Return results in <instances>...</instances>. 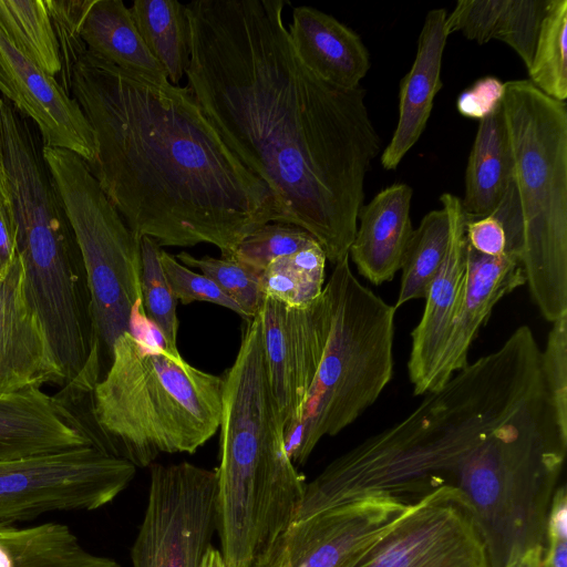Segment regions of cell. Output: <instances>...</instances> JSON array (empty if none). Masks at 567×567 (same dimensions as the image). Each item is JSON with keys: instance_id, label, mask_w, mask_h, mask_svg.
Listing matches in <instances>:
<instances>
[{"instance_id": "obj_4", "label": "cell", "mask_w": 567, "mask_h": 567, "mask_svg": "<svg viewBox=\"0 0 567 567\" xmlns=\"http://www.w3.org/2000/svg\"><path fill=\"white\" fill-rule=\"evenodd\" d=\"M245 322L223 377L216 532L227 567L252 566L292 522L306 485L286 450L260 318Z\"/></svg>"}, {"instance_id": "obj_23", "label": "cell", "mask_w": 567, "mask_h": 567, "mask_svg": "<svg viewBox=\"0 0 567 567\" xmlns=\"http://www.w3.org/2000/svg\"><path fill=\"white\" fill-rule=\"evenodd\" d=\"M78 33L95 56L154 84L171 83L122 0H86Z\"/></svg>"}, {"instance_id": "obj_35", "label": "cell", "mask_w": 567, "mask_h": 567, "mask_svg": "<svg viewBox=\"0 0 567 567\" xmlns=\"http://www.w3.org/2000/svg\"><path fill=\"white\" fill-rule=\"evenodd\" d=\"M540 370L558 425L567 433V313L551 322L540 350Z\"/></svg>"}, {"instance_id": "obj_42", "label": "cell", "mask_w": 567, "mask_h": 567, "mask_svg": "<svg viewBox=\"0 0 567 567\" xmlns=\"http://www.w3.org/2000/svg\"><path fill=\"white\" fill-rule=\"evenodd\" d=\"M200 567H227L221 553L210 546L204 554Z\"/></svg>"}, {"instance_id": "obj_34", "label": "cell", "mask_w": 567, "mask_h": 567, "mask_svg": "<svg viewBox=\"0 0 567 567\" xmlns=\"http://www.w3.org/2000/svg\"><path fill=\"white\" fill-rule=\"evenodd\" d=\"M548 0H504L493 39L508 44L528 69Z\"/></svg>"}, {"instance_id": "obj_27", "label": "cell", "mask_w": 567, "mask_h": 567, "mask_svg": "<svg viewBox=\"0 0 567 567\" xmlns=\"http://www.w3.org/2000/svg\"><path fill=\"white\" fill-rule=\"evenodd\" d=\"M0 28L48 74L60 75V47L45 0H0Z\"/></svg>"}, {"instance_id": "obj_24", "label": "cell", "mask_w": 567, "mask_h": 567, "mask_svg": "<svg viewBox=\"0 0 567 567\" xmlns=\"http://www.w3.org/2000/svg\"><path fill=\"white\" fill-rule=\"evenodd\" d=\"M513 179V153L501 104L480 121L468 156L461 200L465 220L491 215Z\"/></svg>"}, {"instance_id": "obj_28", "label": "cell", "mask_w": 567, "mask_h": 567, "mask_svg": "<svg viewBox=\"0 0 567 567\" xmlns=\"http://www.w3.org/2000/svg\"><path fill=\"white\" fill-rule=\"evenodd\" d=\"M450 238V218L445 208L431 210L413 229L401 266L398 309L414 299H425L445 257Z\"/></svg>"}, {"instance_id": "obj_1", "label": "cell", "mask_w": 567, "mask_h": 567, "mask_svg": "<svg viewBox=\"0 0 567 567\" xmlns=\"http://www.w3.org/2000/svg\"><path fill=\"white\" fill-rule=\"evenodd\" d=\"M289 4L186 3V86L226 146L274 193L280 223L308 231L336 265L349 255L381 140L364 89L332 86L299 60L284 20Z\"/></svg>"}, {"instance_id": "obj_38", "label": "cell", "mask_w": 567, "mask_h": 567, "mask_svg": "<svg viewBox=\"0 0 567 567\" xmlns=\"http://www.w3.org/2000/svg\"><path fill=\"white\" fill-rule=\"evenodd\" d=\"M504 95V83L494 76L476 80L457 97L456 107L461 115L483 120L501 104Z\"/></svg>"}, {"instance_id": "obj_8", "label": "cell", "mask_w": 567, "mask_h": 567, "mask_svg": "<svg viewBox=\"0 0 567 567\" xmlns=\"http://www.w3.org/2000/svg\"><path fill=\"white\" fill-rule=\"evenodd\" d=\"M330 327L299 421L285 430L293 465H305L324 436L352 424L393 377L396 309L354 276L349 255L323 286Z\"/></svg>"}, {"instance_id": "obj_5", "label": "cell", "mask_w": 567, "mask_h": 567, "mask_svg": "<svg viewBox=\"0 0 567 567\" xmlns=\"http://www.w3.org/2000/svg\"><path fill=\"white\" fill-rule=\"evenodd\" d=\"M221 399L223 377L125 332L91 392V413L111 454L150 467L162 453H194L209 441Z\"/></svg>"}, {"instance_id": "obj_39", "label": "cell", "mask_w": 567, "mask_h": 567, "mask_svg": "<svg viewBox=\"0 0 567 567\" xmlns=\"http://www.w3.org/2000/svg\"><path fill=\"white\" fill-rule=\"evenodd\" d=\"M17 254V226L11 190L0 156V281Z\"/></svg>"}, {"instance_id": "obj_25", "label": "cell", "mask_w": 567, "mask_h": 567, "mask_svg": "<svg viewBox=\"0 0 567 567\" xmlns=\"http://www.w3.org/2000/svg\"><path fill=\"white\" fill-rule=\"evenodd\" d=\"M0 567H121L89 551L65 525L0 524Z\"/></svg>"}, {"instance_id": "obj_36", "label": "cell", "mask_w": 567, "mask_h": 567, "mask_svg": "<svg viewBox=\"0 0 567 567\" xmlns=\"http://www.w3.org/2000/svg\"><path fill=\"white\" fill-rule=\"evenodd\" d=\"M161 265L171 290L183 305L206 301L229 309L247 320L239 306L227 297L207 276L197 274L181 264L175 256L161 248Z\"/></svg>"}, {"instance_id": "obj_10", "label": "cell", "mask_w": 567, "mask_h": 567, "mask_svg": "<svg viewBox=\"0 0 567 567\" xmlns=\"http://www.w3.org/2000/svg\"><path fill=\"white\" fill-rule=\"evenodd\" d=\"M136 468L97 445L2 460L0 524L100 508L130 485Z\"/></svg>"}, {"instance_id": "obj_13", "label": "cell", "mask_w": 567, "mask_h": 567, "mask_svg": "<svg viewBox=\"0 0 567 567\" xmlns=\"http://www.w3.org/2000/svg\"><path fill=\"white\" fill-rule=\"evenodd\" d=\"M413 504L365 497L322 509L290 523L251 567H344Z\"/></svg>"}, {"instance_id": "obj_21", "label": "cell", "mask_w": 567, "mask_h": 567, "mask_svg": "<svg viewBox=\"0 0 567 567\" xmlns=\"http://www.w3.org/2000/svg\"><path fill=\"white\" fill-rule=\"evenodd\" d=\"M287 29L297 56L315 75L343 90L360 86L371 66L370 53L352 29L308 6L292 9Z\"/></svg>"}, {"instance_id": "obj_26", "label": "cell", "mask_w": 567, "mask_h": 567, "mask_svg": "<svg viewBox=\"0 0 567 567\" xmlns=\"http://www.w3.org/2000/svg\"><path fill=\"white\" fill-rule=\"evenodd\" d=\"M128 9L147 49L168 81L178 85L190 58L185 4L177 0H135Z\"/></svg>"}, {"instance_id": "obj_20", "label": "cell", "mask_w": 567, "mask_h": 567, "mask_svg": "<svg viewBox=\"0 0 567 567\" xmlns=\"http://www.w3.org/2000/svg\"><path fill=\"white\" fill-rule=\"evenodd\" d=\"M446 10L426 13L410 71L401 80L399 120L391 142L381 155L385 169H395L423 133L436 93L442 87L441 68L447 37Z\"/></svg>"}, {"instance_id": "obj_11", "label": "cell", "mask_w": 567, "mask_h": 567, "mask_svg": "<svg viewBox=\"0 0 567 567\" xmlns=\"http://www.w3.org/2000/svg\"><path fill=\"white\" fill-rule=\"evenodd\" d=\"M216 470L153 463L133 567H200L216 532Z\"/></svg>"}, {"instance_id": "obj_14", "label": "cell", "mask_w": 567, "mask_h": 567, "mask_svg": "<svg viewBox=\"0 0 567 567\" xmlns=\"http://www.w3.org/2000/svg\"><path fill=\"white\" fill-rule=\"evenodd\" d=\"M268 380L285 430L300 419L330 327L329 297L302 308L265 297L258 313Z\"/></svg>"}, {"instance_id": "obj_17", "label": "cell", "mask_w": 567, "mask_h": 567, "mask_svg": "<svg viewBox=\"0 0 567 567\" xmlns=\"http://www.w3.org/2000/svg\"><path fill=\"white\" fill-rule=\"evenodd\" d=\"M526 284L519 259L509 252L487 256L466 243L465 272L458 306L431 380L430 392L442 388L468 363L470 348L494 307Z\"/></svg>"}, {"instance_id": "obj_3", "label": "cell", "mask_w": 567, "mask_h": 567, "mask_svg": "<svg viewBox=\"0 0 567 567\" xmlns=\"http://www.w3.org/2000/svg\"><path fill=\"white\" fill-rule=\"evenodd\" d=\"M540 349L528 326L424 394L408 416L333 460L334 481L350 499L412 504L452 486L462 463L535 398L546 392Z\"/></svg>"}, {"instance_id": "obj_15", "label": "cell", "mask_w": 567, "mask_h": 567, "mask_svg": "<svg viewBox=\"0 0 567 567\" xmlns=\"http://www.w3.org/2000/svg\"><path fill=\"white\" fill-rule=\"evenodd\" d=\"M0 92L37 126L43 146L71 151L86 163L94 159V132L76 101L56 78L23 54L1 28Z\"/></svg>"}, {"instance_id": "obj_32", "label": "cell", "mask_w": 567, "mask_h": 567, "mask_svg": "<svg viewBox=\"0 0 567 567\" xmlns=\"http://www.w3.org/2000/svg\"><path fill=\"white\" fill-rule=\"evenodd\" d=\"M175 258L184 266L196 268L210 278L239 306L247 320L259 313L265 299L259 286L260 274L234 259L209 256L196 258L186 251L177 254Z\"/></svg>"}, {"instance_id": "obj_6", "label": "cell", "mask_w": 567, "mask_h": 567, "mask_svg": "<svg viewBox=\"0 0 567 567\" xmlns=\"http://www.w3.org/2000/svg\"><path fill=\"white\" fill-rule=\"evenodd\" d=\"M566 453L567 433L546 391L457 468L452 487L470 504L492 567H504L514 553L544 545Z\"/></svg>"}, {"instance_id": "obj_29", "label": "cell", "mask_w": 567, "mask_h": 567, "mask_svg": "<svg viewBox=\"0 0 567 567\" xmlns=\"http://www.w3.org/2000/svg\"><path fill=\"white\" fill-rule=\"evenodd\" d=\"M327 257L318 241L271 261L259 276L264 297L302 308L323 290Z\"/></svg>"}, {"instance_id": "obj_41", "label": "cell", "mask_w": 567, "mask_h": 567, "mask_svg": "<svg viewBox=\"0 0 567 567\" xmlns=\"http://www.w3.org/2000/svg\"><path fill=\"white\" fill-rule=\"evenodd\" d=\"M544 545L529 547L509 556L504 567H543Z\"/></svg>"}, {"instance_id": "obj_18", "label": "cell", "mask_w": 567, "mask_h": 567, "mask_svg": "<svg viewBox=\"0 0 567 567\" xmlns=\"http://www.w3.org/2000/svg\"><path fill=\"white\" fill-rule=\"evenodd\" d=\"M440 200L449 214L450 238L443 262L425 297L421 320L411 332L408 373L415 395L430 392L431 380L458 306L465 272V217L461 199L444 193Z\"/></svg>"}, {"instance_id": "obj_9", "label": "cell", "mask_w": 567, "mask_h": 567, "mask_svg": "<svg viewBox=\"0 0 567 567\" xmlns=\"http://www.w3.org/2000/svg\"><path fill=\"white\" fill-rule=\"evenodd\" d=\"M42 154L81 254L94 330L110 360L115 340L132 332L134 315L142 311L141 239L81 156L48 146Z\"/></svg>"}, {"instance_id": "obj_31", "label": "cell", "mask_w": 567, "mask_h": 567, "mask_svg": "<svg viewBox=\"0 0 567 567\" xmlns=\"http://www.w3.org/2000/svg\"><path fill=\"white\" fill-rule=\"evenodd\" d=\"M159 251L161 247L152 238H141L142 311L158 330L164 342L163 347L173 353H179L176 346L177 300L165 278Z\"/></svg>"}, {"instance_id": "obj_40", "label": "cell", "mask_w": 567, "mask_h": 567, "mask_svg": "<svg viewBox=\"0 0 567 567\" xmlns=\"http://www.w3.org/2000/svg\"><path fill=\"white\" fill-rule=\"evenodd\" d=\"M465 239L476 251L487 256L506 252V235L502 223L494 216L465 220Z\"/></svg>"}, {"instance_id": "obj_30", "label": "cell", "mask_w": 567, "mask_h": 567, "mask_svg": "<svg viewBox=\"0 0 567 567\" xmlns=\"http://www.w3.org/2000/svg\"><path fill=\"white\" fill-rule=\"evenodd\" d=\"M528 70L529 82L549 97H567V0H548Z\"/></svg>"}, {"instance_id": "obj_16", "label": "cell", "mask_w": 567, "mask_h": 567, "mask_svg": "<svg viewBox=\"0 0 567 567\" xmlns=\"http://www.w3.org/2000/svg\"><path fill=\"white\" fill-rule=\"evenodd\" d=\"M47 383L64 386V375L44 328L27 299L19 255L0 281V395Z\"/></svg>"}, {"instance_id": "obj_37", "label": "cell", "mask_w": 567, "mask_h": 567, "mask_svg": "<svg viewBox=\"0 0 567 567\" xmlns=\"http://www.w3.org/2000/svg\"><path fill=\"white\" fill-rule=\"evenodd\" d=\"M504 0H460L446 17L449 34L461 32L468 40L484 44L493 40Z\"/></svg>"}, {"instance_id": "obj_12", "label": "cell", "mask_w": 567, "mask_h": 567, "mask_svg": "<svg viewBox=\"0 0 567 567\" xmlns=\"http://www.w3.org/2000/svg\"><path fill=\"white\" fill-rule=\"evenodd\" d=\"M344 567H492L470 504L444 486L415 502Z\"/></svg>"}, {"instance_id": "obj_7", "label": "cell", "mask_w": 567, "mask_h": 567, "mask_svg": "<svg viewBox=\"0 0 567 567\" xmlns=\"http://www.w3.org/2000/svg\"><path fill=\"white\" fill-rule=\"evenodd\" d=\"M503 115L523 220L520 265L533 301L567 313V107L529 80L504 83Z\"/></svg>"}, {"instance_id": "obj_19", "label": "cell", "mask_w": 567, "mask_h": 567, "mask_svg": "<svg viewBox=\"0 0 567 567\" xmlns=\"http://www.w3.org/2000/svg\"><path fill=\"white\" fill-rule=\"evenodd\" d=\"M97 445L94 432L55 396L31 388L0 395V461Z\"/></svg>"}, {"instance_id": "obj_33", "label": "cell", "mask_w": 567, "mask_h": 567, "mask_svg": "<svg viewBox=\"0 0 567 567\" xmlns=\"http://www.w3.org/2000/svg\"><path fill=\"white\" fill-rule=\"evenodd\" d=\"M317 240L292 224L267 223L245 237L230 258L258 274L275 259L299 251Z\"/></svg>"}, {"instance_id": "obj_2", "label": "cell", "mask_w": 567, "mask_h": 567, "mask_svg": "<svg viewBox=\"0 0 567 567\" xmlns=\"http://www.w3.org/2000/svg\"><path fill=\"white\" fill-rule=\"evenodd\" d=\"M60 76L94 132L90 171L138 239L206 243L230 258L249 234L281 221L274 193L226 146L187 86L154 84L86 49Z\"/></svg>"}, {"instance_id": "obj_22", "label": "cell", "mask_w": 567, "mask_h": 567, "mask_svg": "<svg viewBox=\"0 0 567 567\" xmlns=\"http://www.w3.org/2000/svg\"><path fill=\"white\" fill-rule=\"evenodd\" d=\"M411 199L409 185L393 184L359 210L349 259L359 275L373 285L391 281L401 269L413 233Z\"/></svg>"}]
</instances>
